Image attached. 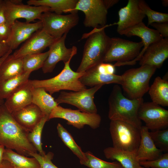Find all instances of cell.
Returning a JSON list of instances; mask_svg holds the SVG:
<instances>
[{"instance_id":"1","label":"cell","mask_w":168,"mask_h":168,"mask_svg":"<svg viewBox=\"0 0 168 168\" xmlns=\"http://www.w3.org/2000/svg\"><path fill=\"white\" fill-rule=\"evenodd\" d=\"M29 132L16 121L4 103L0 105V145L30 156L37 151L28 139Z\"/></svg>"},{"instance_id":"2","label":"cell","mask_w":168,"mask_h":168,"mask_svg":"<svg viewBox=\"0 0 168 168\" xmlns=\"http://www.w3.org/2000/svg\"><path fill=\"white\" fill-rule=\"evenodd\" d=\"M143 98L128 99L123 95L117 85L113 87L108 99V117L110 120H118L130 124L140 129L142 121L138 112L143 102Z\"/></svg>"},{"instance_id":"3","label":"cell","mask_w":168,"mask_h":168,"mask_svg":"<svg viewBox=\"0 0 168 168\" xmlns=\"http://www.w3.org/2000/svg\"><path fill=\"white\" fill-rule=\"evenodd\" d=\"M107 25L94 28L85 34L87 38L84 46L82 57L77 72L83 73L91 68L103 62L110 43V38L106 34L105 28Z\"/></svg>"},{"instance_id":"4","label":"cell","mask_w":168,"mask_h":168,"mask_svg":"<svg viewBox=\"0 0 168 168\" xmlns=\"http://www.w3.org/2000/svg\"><path fill=\"white\" fill-rule=\"evenodd\" d=\"M70 62L64 63L63 69L54 77L43 80H30L31 84L34 87L43 88L51 95L62 90L78 91L86 89V86L79 80L84 72L73 71L70 67Z\"/></svg>"},{"instance_id":"5","label":"cell","mask_w":168,"mask_h":168,"mask_svg":"<svg viewBox=\"0 0 168 168\" xmlns=\"http://www.w3.org/2000/svg\"><path fill=\"white\" fill-rule=\"evenodd\" d=\"M156 69L144 65L129 69L121 75V85L131 99L142 98L148 91L150 79Z\"/></svg>"},{"instance_id":"6","label":"cell","mask_w":168,"mask_h":168,"mask_svg":"<svg viewBox=\"0 0 168 168\" xmlns=\"http://www.w3.org/2000/svg\"><path fill=\"white\" fill-rule=\"evenodd\" d=\"M109 130L113 147L129 151H137L141 140L140 129L125 122L111 120Z\"/></svg>"},{"instance_id":"7","label":"cell","mask_w":168,"mask_h":168,"mask_svg":"<svg viewBox=\"0 0 168 168\" xmlns=\"http://www.w3.org/2000/svg\"><path fill=\"white\" fill-rule=\"evenodd\" d=\"M39 20L42 23V29L57 39L77 24L79 17L77 13L63 15L48 11L42 14Z\"/></svg>"},{"instance_id":"8","label":"cell","mask_w":168,"mask_h":168,"mask_svg":"<svg viewBox=\"0 0 168 168\" xmlns=\"http://www.w3.org/2000/svg\"><path fill=\"white\" fill-rule=\"evenodd\" d=\"M143 47L142 41L135 42L119 38H110L103 62L116 61L117 63H123L130 61L138 56Z\"/></svg>"},{"instance_id":"9","label":"cell","mask_w":168,"mask_h":168,"mask_svg":"<svg viewBox=\"0 0 168 168\" xmlns=\"http://www.w3.org/2000/svg\"><path fill=\"white\" fill-rule=\"evenodd\" d=\"M55 118L65 119L67 124L79 129L83 128L85 125L96 129L99 127L101 121V117L97 113L64 108L58 105L53 110L49 116V120Z\"/></svg>"},{"instance_id":"10","label":"cell","mask_w":168,"mask_h":168,"mask_svg":"<svg viewBox=\"0 0 168 168\" xmlns=\"http://www.w3.org/2000/svg\"><path fill=\"white\" fill-rule=\"evenodd\" d=\"M108 9L105 0H79L75 9L84 13V26L94 29L107 25Z\"/></svg>"},{"instance_id":"11","label":"cell","mask_w":168,"mask_h":168,"mask_svg":"<svg viewBox=\"0 0 168 168\" xmlns=\"http://www.w3.org/2000/svg\"><path fill=\"white\" fill-rule=\"evenodd\" d=\"M4 2L6 22L11 25L18 19H25L27 23L40 20L43 13L50 10L47 7L24 4L22 0H5Z\"/></svg>"},{"instance_id":"12","label":"cell","mask_w":168,"mask_h":168,"mask_svg":"<svg viewBox=\"0 0 168 168\" xmlns=\"http://www.w3.org/2000/svg\"><path fill=\"white\" fill-rule=\"evenodd\" d=\"M103 85H97L78 91H61L55 100L58 105L60 103H66L76 107L82 111L97 113V109L94 100V96Z\"/></svg>"},{"instance_id":"13","label":"cell","mask_w":168,"mask_h":168,"mask_svg":"<svg viewBox=\"0 0 168 168\" xmlns=\"http://www.w3.org/2000/svg\"><path fill=\"white\" fill-rule=\"evenodd\" d=\"M114 67L111 64L102 63L84 72L79 80L85 86L92 87L100 84L121 85V76L114 74Z\"/></svg>"},{"instance_id":"14","label":"cell","mask_w":168,"mask_h":168,"mask_svg":"<svg viewBox=\"0 0 168 168\" xmlns=\"http://www.w3.org/2000/svg\"><path fill=\"white\" fill-rule=\"evenodd\" d=\"M138 115L151 131L168 128V110L152 102H143L139 110Z\"/></svg>"},{"instance_id":"15","label":"cell","mask_w":168,"mask_h":168,"mask_svg":"<svg viewBox=\"0 0 168 168\" xmlns=\"http://www.w3.org/2000/svg\"><path fill=\"white\" fill-rule=\"evenodd\" d=\"M67 34L55 40L49 47L48 56L42 68L44 73L52 72L58 62L62 61L65 63L71 61L77 54V49L76 46L70 48L66 47L65 40Z\"/></svg>"},{"instance_id":"16","label":"cell","mask_w":168,"mask_h":168,"mask_svg":"<svg viewBox=\"0 0 168 168\" xmlns=\"http://www.w3.org/2000/svg\"><path fill=\"white\" fill-rule=\"evenodd\" d=\"M121 35L127 37L136 36L140 37L143 47L138 56L132 61L123 63H117L116 66L124 65H132L135 64L139 61L145 51L152 43L158 41L163 38L155 29L148 28L142 22L124 31Z\"/></svg>"},{"instance_id":"17","label":"cell","mask_w":168,"mask_h":168,"mask_svg":"<svg viewBox=\"0 0 168 168\" xmlns=\"http://www.w3.org/2000/svg\"><path fill=\"white\" fill-rule=\"evenodd\" d=\"M55 40L41 29L35 33L12 54L15 58H22L29 54L42 53Z\"/></svg>"},{"instance_id":"18","label":"cell","mask_w":168,"mask_h":168,"mask_svg":"<svg viewBox=\"0 0 168 168\" xmlns=\"http://www.w3.org/2000/svg\"><path fill=\"white\" fill-rule=\"evenodd\" d=\"M117 31L120 35L125 30L142 22L146 17L140 9L138 0H129L127 5L119 11Z\"/></svg>"},{"instance_id":"19","label":"cell","mask_w":168,"mask_h":168,"mask_svg":"<svg viewBox=\"0 0 168 168\" xmlns=\"http://www.w3.org/2000/svg\"><path fill=\"white\" fill-rule=\"evenodd\" d=\"M168 57V38H163L149 46L139 61V64L159 68Z\"/></svg>"},{"instance_id":"20","label":"cell","mask_w":168,"mask_h":168,"mask_svg":"<svg viewBox=\"0 0 168 168\" xmlns=\"http://www.w3.org/2000/svg\"><path fill=\"white\" fill-rule=\"evenodd\" d=\"M11 32L7 43L12 50L16 49L22 42L26 41L35 33L42 29L40 21L31 23L16 20L11 25Z\"/></svg>"},{"instance_id":"21","label":"cell","mask_w":168,"mask_h":168,"mask_svg":"<svg viewBox=\"0 0 168 168\" xmlns=\"http://www.w3.org/2000/svg\"><path fill=\"white\" fill-rule=\"evenodd\" d=\"M31 87L29 80L6 99L4 104L10 113L12 114L32 103Z\"/></svg>"},{"instance_id":"22","label":"cell","mask_w":168,"mask_h":168,"mask_svg":"<svg viewBox=\"0 0 168 168\" xmlns=\"http://www.w3.org/2000/svg\"><path fill=\"white\" fill-rule=\"evenodd\" d=\"M12 114L16 121L29 132L33 129L44 115L39 108L32 103Z\"/></svg>"},{"instance_id":"23","label":"cell","mask_w":168,"mask_h":168,"mask_svg":"<svg viewBox=\"0 0 168 168\" xmlns=\"http://www.w3.org/2000/svg\"><path fill=\"white\" fill-rule=\"evenodd\" d=\"M141 140L137 151V158L140 161H151L157 159L162 152L155 145L149 134V130L145 126L140 128Z\"/></svg>"},{"instance_id":"24","label":"cell","mask_w":168,"mask_h":168,"mask_svg":"<svg viewBox=\"0 0 168 168\" xmlns=\"http://www.w3.org/2000/svg\"><path fill=\"white\" fill-rule=\"evenodd\" d=\"M103 152L106 158L116 160L124 168H139L140 166L137 159V151H129L110 147L105 148Z\"/></svg>"},{"instance_id":"25","label":"cell","mask_w":168,"mask_h":168,"mask_svg":"<svg viewBox=\"0 0 168 168\" xmlns=\"http://www.w3.org/2000/svg\"><path fill=\"white\" fill-rule=\"evenodd\" d=\"M77 0H29L27 4L35 6H45L50 8V12L61 14L63 12L77 13L75 9Z\"/></svg>"},{"instance_id":"26","label":"cell","mask_w":168,"mask_h":168,"mask_svg":"<svg viewBox=\"0 0 168 168\" xmlns=\"http://www.w3.org/2000/svg\"><path fill=\"white\" fill-rule=\"evenodd\" d=\"M32 103L40 110L44 115L49 117L53 110L58 105L54 98L41 87H34L32 85Z\"/></svg>"},{"instance_id":"27","label":"cell","mask_w":168,"mask_h":168,"mask_svg":"<svg viewBox=\"0 0 168 168\" xmlns=\"http://www.w3.org/2000/svg\"><path fill=\"white\" fill-rule=\"evenodd\" d=\"M24 72L22 58L8 55L0 66V82L17 76Z\"/></svg>"},{"instance_id":"28","label":"cell","mask_w":168,"mask_h":168,"mask_svg":"<svg viewBox=\"0 0 168 168\" xmlns=\"http://www.w3.org/2000/svg\"><path fill=\"white\" fill-rule=\"evenodd\" d=\"M148 91L152 102L163 106H168V82L166 79L156 77Z\"/></svg>"},{"instance_id":"29","label":"cell","mask_w":168,"mask_h":168,"mask_svg":"<svg viewBox=\"0 0 168 168\" xmlns=\"http://www.w3.org/2000/svg\"><path fill=\"white\" fill-rule=\"evenodd\" d=\"M3 159L9 162L13 168H40L34 157H28L10 149L5 148Z\"/></svg>"},{"instance_id":"30","label":"cell","mask_w":168,"mask_h":168,"mask_svg":"<svg viewBox=\"0 0 168 168\" xmlns=\"http://www.w3.org/2000/svg\"><path fill=\"white\" fill-rule=\"evenodd\" d=\"M31 72H24L16 77L0 82V99H6L29 80Z\"/></svg>"},{"instance_id":"31","label":"cell","mask_w":168,"mask_h":168,"mask_svg":"<svg viewBox=\"0 0 168 168\" xmlns=\"http://www.w3.org/2000/svg\"><path fill=\"white\" fill-rule=\"evenodd\" d=\"M57 129L59 137L64 144L79 159L80 163L85 161L86 158L85 152L76 143L70 133L59 123L58 124Z\"/></svg>"},{"instance_id":"32","label":"cell","mask_w":168,"mask_h":168,"mask_svg":"<svg viewBox=\"0 0 168 168\" xmlns=\"http://www.w3.org/2000/svg\"><path fill=\"white\" fill-rule=\"evenodd\" d=\"M49 54L48 50L44 53L29 54L22 58L24 72H31L42 68Z\"/></svg>"},{"instance_id":"33","label":"cell","mask_w":168,"mask_h":168,"mask_svg":"<svg viewBox=\"0 0 168 168\" xmlns=\"http://www.w3.org/2000/svg\"><path fill=\"white\" fill-rule=\"evenodd\" d=\"M49 117L44 115L40 122L28 134V138L39 153L42 156L45 154L43 150L41 141L42 130L46 122L49 120Z\"/></svg>"},{"instance_id":"34","label":"cell","mask_w":168,"mask_h":168,"mask_svg":"<svg viewBox=\"0 0 168 168\" xmlns=\"http://www.w3.org/2000/svg\"><path fill=\"white\" fill-rule=\"evenodd\" d=\"M86 157L85 161L81 164L89 168H124L119 162H109L96 157L90 151L85 152Z\"/></svg>"},{"instance_id":"35","label":"cell","mask_w":168,"mask_h":168,"mask_svg":"<svg viewBox=\"0 0 168 168\" xmlns=\"http://www.w3.org/2000/svg\"><path fill=\"white\" fill-rule=\"evenodd\" d=\"M139 7L148 18V26L154 23L168 22V14L157 12L152 9L145 1L138 0Z\"/></svg>"},{"instance_id":"36","label":"cell","mask_w":168,"mask_h":168,"mask_svg":"<svg viewBox=\"0 0 168 168\" xmlns=\"http://www.w3.org/2000/svg\"><path fill=\"white\" fill-rule=\"evenodd\" d=\"M149 134L156 147L162 152H168V129L149 131Z\"/></svg>"},{"instance_id":"37","label":"cell","mask_w":168,"mask_h":168,"mask_svg":"<svg viewBox=\"0 0 168 168\" xmlns=\"http://www.w3.org/2000/svg\"><path fill=\"white\" fill-rule=\"evenodd\" d=\"M140 166L146 168H168V152L162 154L157 159L139 162Z\"/></svg>"},{"instance_id":"38","label":"cell","mask_w":168,"mask_h":168,"mask_svg":"<svg viewBox=\"0 0 168 168\" xmlns=\"http://www.w3.org/2000/svg\"><path fill=\"white\" fill-rule=\"evenodd\" d=\"M30 156L37 160L40 168H58L52 161L54 156V154L52 152H49L44 156L41 155L37 152L33 153L30 154Z\"/></svg>"},{"instance_id":"39","label":"cell","mask_w":168,"mask_h":168,"mask_svg":"<svg viewBox=\"0 0 168 168\" xmlns=\"http://www.w3.org/2000/svg\"><path fill=\"white\" fill-rule=\"evenodd\" d=\"M11 26L6 22L0 24V42L7 43L11 34Z\"/></svg>"},{"instance_id":"40","label":"cell","mask_w":168,"mask_h":168,"mask_svg":"<svg viewBox=\"0 0 168 168\" xmlns=\"http://www.w3.org/2000/svg\"><path fill=\"white\" fill-rule=\"evenodd\" d=\"M150 25L155 28L163 38H168V22L154 23Z\"/></svg>"},{"instance_id":"41","label":"cell","mask_w":168,"mask_h":168,"mask_svg":"<svg viewBox=\"0 0 168 168\" xmlns=\"http://www.w3.org/2000/svg\"><path fill=\"white\" fill-rule=\"evenodd\" d=\"M6 22L4 0H0V24Z\"/></svg>"},{"instance_id":"42","label":"cell","mask_w":168,"mask_h":168,"mask_svg":"<svg viewBox=\"0 0 168 168\" xmlns=\"http://www.w3.org/2000/svg\"><path fill=\"white\" fill-rule=\"evenodd\" d=\"M11 50L7 43L0 42V58Z\"/></svg>"},{"instance_id":"43","label":"cell","mask_w":168,"mask_h":168,"mask_svg":"<svg viewBox=\"0 0 168 168\" xmlns=\"http://www.w3.org/2000/svg\"><path fill=\"white\" fill-rule=\"evenodd\" d=\"M105 3L108 8H110L119 2L118 0H105Z\"/></svg>"},{"instance_id":"44","label":"cell","mask_w":168,"mask_h":168,"mask_svg":"<svg viewBox=\"0 0 168 168\" xmlns=\"http://www.w3.org/2000/svg\"><path fill=\"white\" fill-rule=\"evenodd\" d=\"M0 168H13L10 163L8 161L3 160L0 164Z\"/></svg>"},{"instance_id":"45","label":"cell","mask_w":168,"mask_h":168,"mask_svg":"<svg viewBox=\"0 0 168 168\" xmlns=\"http://www.w3.org/2000/svg\"><path fill=\"white\" fill-rule=\"evenodd\" d=\"M5 148L3 146L0 145V164L3 161V156Z\"/></svg>"},{"instance_id":"46","label":"cell","mask_w":168,"mask_h":168,"mask_svg":"<svg viewBox=\"0 0 168 168\" xmlns=\"http://www.w3.org/2000/svg\"><path fill=\"white\" fill-rule=\"evenodd\" d=\"M12 50H11L4 56L0 58V66L5 58L12 53Z\"/></svg>"},{"instance_id":"47","label":"cell","mask_w":168,"mask_h":168,"mask_svg":"<svg viewBox=\"0 0 168 168\" xmlns=\"http://www.w3.org/2000/svg\"><path fill=\"white\" fill-rule=\"evenodd\" d=\"M162 4L164 7H167L168 5V0H163L162 1Z\"/></svg>"},{"instance_id":"48","label":"cell","mask_w":168,"mask_h":168,"mask_svg":"<svg viewBox=\"0 0 168 168\" xmlns=\"http://www.w3.org/2000/svg\"><path fill=\"white\" fill-rule=\"evenodd\" d=\"M4 103V100L0 99V105L3 104Z\"/></svg>"},{"instance_id":"49","label":"cell","mask_w":168,"mask_h":168,"mask_svg":"<svg viewBox=\"0 0 168 168\" xmlns=\"http://www.w3.org/2000/svg\"><path fill=\"white\" fill-rule=\"evenodd\" d=\"M139 168H144V167H142V166H140Z\"/></svg>"}]
</instances>
